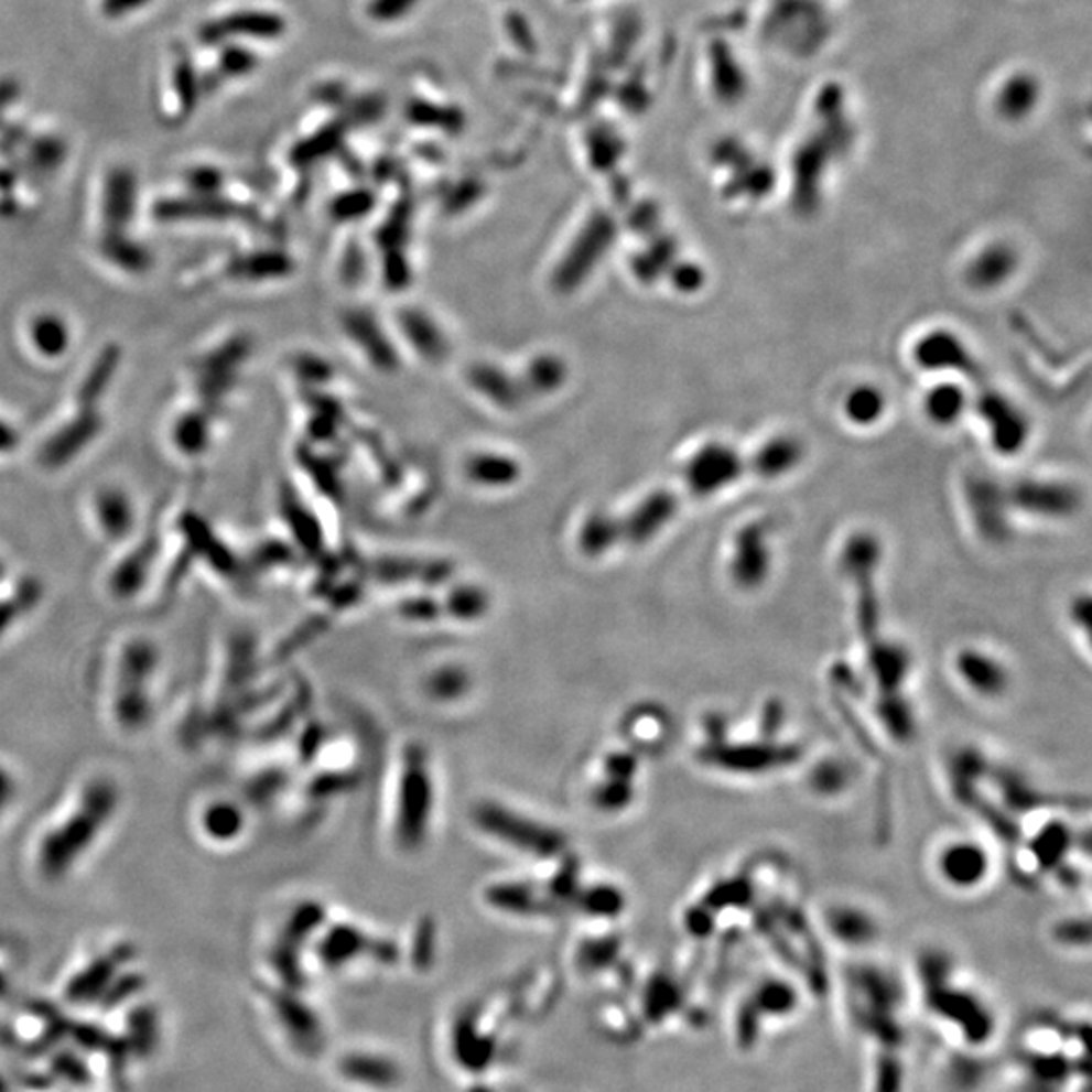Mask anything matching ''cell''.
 <instances>
[{"label":"cell","mask_w":1092,"mask_h":1092,"mask_svg":"<svg viewBox=\"0 0 1092 1092\" xmlns=\"http://www.w3.org/2000/svg\"><path fill=\"white\" fill-rule=\"evenodd\" d=\"M847 1007L859 1030L884 1050H900L905 1031L900 1024L902 990L886 970L856 965L847 973Z\"/></svg>","instance_id":"7a4b0ae2"},{"label":"cell","mask_w":1092,"mask_h":1092,"mask_svg":"<svg viewBox=\"0 0 1092 1092\" xmlns=\"http://www.w3.org/2000/svg\"><path fill=\"white\" fill-rule=\"evenodd\" d=\"M207 828L215 835L234 834L239 828L237 811H234V808H225V806L213 808L207 815Z\"/></svg>","instance_id":"bcb514c9"},{"label":"cell","mask_w":1092,"mask_h":1092,"mask_svg":"<svg viewBox=\"0 0 1092 1092\" xmlns=\"http://www.w3.org/2000/svg\"><path fill=\"white\" fill-rule=\"evenodd\" d=\"M1042 99V84L1030 72L1007 75L995 91V113L1009 123L1028 120Z\"/></svg>","instance_id":"2e32d148"},{"label":"cell","mask_w":1092,"mask_h":1092,"mask_svg":"<svg viewBox=\"0 0 1092 1092\" xmlns=\"http://www.w3.org/2000/svg\"><path fill=\"white\" fill-rule=\"evenodd\" d=\"M798 749L793 747H779L775 743L769 745H747V747H726L714 743L711 749L704 753V759L733 774H761L771 771L777 767H783L787 763L793 761L798 757Z\"/></svg>","instance_id":"5bb4252c"},{"label":"cell","mask_w":1092,"mask_h":1092,"mask_svg":"<svg viewBox=\"0 0 1092 1092\" xmlns=\"http://www.w3.org/2000/svg\"><path fill=\"white\" fill-rule=\"evenodd\" d=\"M148 0H104V13L110 19H118L126 13H132L136 9L144 7Z\"/></svg>","instance_id":"681fc988"},{"label":"cell","mask_w":1092,"mask_h":1092,"mask_svg":"<svg viewBox=\"0 0 1092 1092\" xmlns=\"http://www.w3.org/2000/svg\"><path fill=\"white\" fill-rule=\"evenodd\" d=\"M210 415L203 407L191 409L176 419L172 428V440L174 445L183 452V455H203L207 452L210 442Z\"/></svg>","instance_id":"f546056e"},{"label":"cell","mask_w":1092,"mask_h":1092,"mask_svg":"<svg viewBox=\"0 0 1092 1092\" xmlns=\"http://www.w3.org/2000/svg\"><path fill=\"white\" fill-rule=\"evenodd\" d=\"M811 789L818 791L820 796H835L840 793L847 783L846 767L842 763L825 761L815 765V769L810 775Z\"/></svg>","instance_id":"60d3db41"},{"label":"cell","mask_w":1092,"mask_h":1092,"mask_svg":"<svg viewBox=\"0 0 1092 1092\" xmlns=\"http://www.w3.org/2000/svg\"><path fill=\"white\" fill-rule=\"evenodd\" d=\"M29 332L35 350L45 358H62L72 344L69 326L57 314H39L31 322Z\"/></svg>","instance_id":"1f68e13d"},{"label":"cell","mask_w":1092,"mask_h":1092,"mask_svg":"<svg viewBox=\"0 0 1092 1092\" xmlns=\"http://www.w3.org/2000/svg\"><path fill=\"white\" fill-rule=\"evenodd\" d=\"M965 409H967V393L953 382L937 385L925 397V413L937 425L958 423Z\"/></svg>","instance_id":"d6a6232c"},{"label":"cell","mask_w":1092,"mask_h":1092,"mask_svg":"<svg viewBox=\"0 0 1092 1092\" xmlns=\"http://www.w3.org/2000/svg\"><path fill=\"white\" fill-rule=\"evenodd\" d=\"M965 498L977 532L990 542H1006L1012 537L1006 484L999 479L973 474L965 479Z\"/></svg>","instance_id":"5b68a950"},{"label":"cell","mask_w":1092,"mask_h":1092,"mask_svg":"<svg viewBox=\"0 0 1092 1092\" xmlns=\"http://www.w3.org/2000/svg\"><path fill=\"white\" fill-rule=\"evenodd\" d=\"M179 528H181L183 539H185V553L191 554L193 559L205 556L215 571H221V573L235 571L234 556L221 540L215 539V534H213L209 525L205 522V518L188 510L181 516Z\"/></svg>","instance_id":"e0dca14e"},{"label":"cell","mask_w":1092,"mask_h":1092,"mask_svg":"<svg viewBox=\"0 0 1092 1092\" xmlns=\"http://www.w3.org/2000/svg\"><path fill=\"white\" fill-rule=\"evenodd\" d=\"M803 459V445L796 437H775L765 443L757 454L750 455L753 476L779 478L786 476Z\"/></svg>","instance_id":"4316f807"},{"label":"cell","mask_w":1092,"mask_h":1092,"mask_svg":"<svg viewBox=\"0 0 1092 1092\" xmlns=\"http://www.w3.org/2000/svg\"><path fill=\"white\" fill-rule=\"evenodd\" d=\"M1018 251L1007 244L985 247L967 268V283L975 290H994L1018 270Z\"/></svg>","instance_id":"d6986e66"},{"label":"cell","mask_w":1092,"mask_h":1092,"mask_svg":"<svg viewBox=\"0 0 1092 1092\" xmlns=\"http://www.w3.org/2000/svg\"><path fill=\"white\" fill-rule=\"evenodd\" d=\"M1006 496L1009 510L1048 518L1074 515L1082 500L1074 486L1044 479H1018L1006 484Z\"/></svg>","instance_id":"52a82bcc"},{"label":"cell","mask_w":1092,"mask_h":1092,"mask_svg":"<svg viewBox=\"0 0 1092 1092\" xmlns=\"http://www.w3.org/2000/svg\"><path fill=\"white\" fill-rule=\"evenodd\" d=\"M674 282L680 290H684V292H694V290H699L702 282H704V275H702V271H700L699 268L688 266L686 263V266H680V268L674 271Z\"/></svg>","instance_id":"c3c4849f"},{"label":"cell","mask_w":1092,"mask_h":1092,"mask_svg":"<svg viewBox=\"0 0 1092 1092\" xmlns=\"http://www.w3.org/2000/svg\"><path fill=\"white\" fill-rule=\"evenodd\" d=\"M2 579H4V565L0 563V581H2Z\"/></svg>","instance_id":"f5cc1de1"},{"label":"cell","mask_w":1092,"mask_h":1092,"mask_svg":"<svg viewBox=\"0 0 1092 1092\" xmlns=\"http://www.w3.org/2000/svg\"><path fill=\"white\" fill-rule=\"evenodd\" d=\"M221 172L210 169V166H197L186 174V183L191 186L193 195L201 197H215L219 186H221Z\"/></svg>","instance_id":"f6af8a7d"},{"label":"cell","mask_w":1092,"mask_h":1092,"mask_svg":"<svg viewBox=\"0 0 1092 1092\" xmlns=\"http://www.w3.org/2000/svg\"><path fill=\"white\" fill-rule=\"evenodd\" d=\"M17 96H19V84L14 82L13 77L0 79V116H2L4 108H9L13 104Z\"/></svg>","instance_id":"816d5d0a"},{"label":"cell","mask_w":1092,"mask_h":1092,"mask_svg":"<svg viewBox=\"0 0 1092 1092\" xmlns=\"http://www.w3.org/2000/svg\"><path fill=\"white\" fill-rule=\"evenodd\" d=\"M922 994L929 1018L949 1034L951 1042L967 1052H980L994 1042L997 1016L982 994L953 982V963L945 953H925L921 965Z\"/></svg>","instance_id":"6da1fadb"},{"label":"cell","mask_w":1092,"mask_h":1092,"mask_svg":"<svg viewBox=\"0 0 1092 1092\" xmlns=\"http://www.w3.org/2000/svg\"><path fill=\"white\" fill-rule=\"evenodd\" d=\"M834 140H823L822 136H815L808 140L803 147L799 148L796 159H793V207L799 215L808 217L813 215L820 207V186H822L823 172L828 169L830 160L835 156L832 150ZM837 147V144H835Z\"/></svg>","instance_id":"30bf717a"},{"label":"cell","mask_w":1092,"mask_h":1092,"mask_svg":"<svg viewBox=\"0 0 1092 1092\" xmlns=\"http://www.w3.org/2000/svg\"><path fill=\"white\" fill-rule=\"evenodd\" d=\"M96 516L104 537L123 540L134 528V508L126 491L104 488L96 496Z\"/></svg>","instance_id":"484cf974"},{"label":"cell","mask_w":1092,"mask_h":1092,"mask_svg":"<svg viewBox=\"0 0 1092 1092\" xmlns=\"http://www.w3.org/2000/svg\"><path fill=\"white\" fill-rule=\"evenodd\" d=\"M674 496H670L666 491H658L653 498H650L639 508L638 515L631 522V537L636 540L650 539L653 532H658L674 516Z\"/></svg>","instance_id":"e575fe53"},{"label":"cell","mask_w":1092,"mask_h":1092,"mask_svg":"<svg viewBox=\"0 0 1092 1092\" xmlns=\"http://www.w3.org/2000/svg\"><path fill=\"white\" fill-rule=\"evenodd\" d=\"M915 358L922 369L955 370L975 385L987 382L980 363L973 358L967 346L951 332L934 331L927 334L921 343L917 344Z\"/></svg>","instance_id":"4fadbf2b"},{"label":"cell","mask_w":1092,"mask_h":1092,"mask_svg":"<svg viewBox=\"0 0 1092 1092\" xmlns=\"http://www.w3.org/2000/svg\"><path fill=\"white\" fill-rule=\"evenodd\" d=\"M771 530H774L771 520H759V522H750L738 532L731 561V573L738 587L757 590L769 575Z\"/></svg>","instance_id":"8fae6325"},{"label":"cell","mask_w":1092,"mask_h":1092,"mask_svg":"<svg viewBox=\"0 0 1092 1092\" xmlns=\"http://www.w3.org/2000/svg\"><path fill=\"white\" fill-rule=\"evenodd\" d=\"M160 221H185V219H227L237 215V207L217 197L166 198L154 207Z\"/></svg>","instance_id":"d4e9b609"},{"label":"cell","mask_w":1092,"mask_h":1092,"mask_svg":"<svg viewBox=\"0 0 1092 1092\" xmlns=\"http://www.w3.org/2000/svg\"><path fill=\"white\" fill-rule=\"evenodd\" d=\"M65 156V144L55 138H41L31 147V162L41 171H53L62 164Z\"/></svg>","instance_id":"7bdbcfd3"},{"label":"cell","mask_w":1092,"mask_h":1092,"mask_svg":"<svg viewBox=\"0 0 1092 1092\" xmlns=\"http://www.w3.org/2000/svg\"><path fill=\"white\" fill-rule=\"evenodd\" d=\"M910 660L907 651L888 641H876L871 651V672L884 694H895L905 682Z\"/></svg>","instance_id":"f1b7e54d"},{"label":"cell","mask_w":1092,"mask_h":1092,"mask_svg":"<svg viewBox=\"0 0 1092 1092\" xmlns=\"http://www.w3.org/2000/svg\"><path fill=\"white\" fill-rule=\"evenodd\" d=\"M955 672L971 692L982 699H999L1009 688V672L995 656L977 648H963L955 656Z\"/></svg>","instance_id":"9a60e30c"},{"label":"cell","mask_w":1092,"mask_h":1092,"mask_svg":"<svg viewBox=\"0 0 1092 1092\" xmlns=\"http://www.w3.org/2000/svg\"><path fill=\"white\" fill-rule=\"evenodd\" d=\"M113 806L116 789L110 783L87 787L77 811L45 835L43 846L39 847V871L45 878L60 880L67 874L75 859H79L98 837L104 823L110 820Z\"/></svg>","instance_id":"3957f363"},{"label":"cell","mask_w":1092,"mask_h":1092,"mask_svg":"<svg viewBox=\"0 0 1092 1092\" xmlns=\"http://www.w3.org/2000/svg\"><path fill=\"white\" fill-rule=\"evenodd\" d=\"M753 476L750 457L724 443H709L686 464L688 488L696 496H712L745 476Z\"/></svg>","instance_id":"277c9868"},{"label":"cell","mask_w":1092,"mask_h":1092,"mask_svg":"<svg viewBox=\"0 0 1092 1092\" xmlns=\"http://www.w3.org/2000/svg\"><path fill=\"white\" fill-rule=\"evenodd\" d=\"M282 31V21L275 14L239 13L223 21H213L201 29L198 39L205 43H219L229 35L246 37H275Z\"/></svg>","instance_id":"603a6c76"},{"label":"cell","mask_w":1092,"mask_h":1092,"mask_svg":"<svg viewBox=\"0 0 1092 1092\" xmlns=\"http://www.w3.org/2000/svg\"><path fill=\"white\" fill-rule=\"evenodd\" d=\"M136 209V179L128 169L108 174L104 191V229L106 234H123Z\"/></svg>","instance_id":"ac0fdd59"},{"label":"cell","mask_w":1092,"mask_h":1092,"mask_svg":"<svg viewBox=\"0 0 1092 1092\" xmlns=\"http://www.w3.org/2000/svg\"><path fill=\"white\" fill-rule=\"evenodd\" d=\"M251 63H253V57L246 51L227 50L223 53L221 67L227 74H244L251 67Z\"/></svg>","instance_id":"7dc6e473"},{"label":"cell","mask_w":1092,"mask_h":1092,"mask_svg":"<svg viewBox=\"0 0 1092 1092\" xmlns=\"http://www.w3.org/2000/svg\"><path fill=\"white\" fill-rule=\"evenodd\" d=\"M120 363H122V350H120V346L118 344H106L99 350L98 356L94 358V363H91V367L87 370L84 381L79 382L77 397H75L77 406L98 409L101 397L108 393L111 382L116 379V372H118Z\"/></svg>","instance_id":"cb8c5ba5"},{"label":"cell","mask_w":1092,"mask_h":1092,"mask_svg":"<svg viewBox=\"0 0 1092 1092\" xmlns=\"http://www.w3.org/2000/svg\"><path fill=\"white\" fill-rule=\"evenodd\" d=\"M99 249H101V256L106 258L108 263L120 271L132 273V275L147 273L154 263L150 249L132 239L130 235H126V231L123 234H104L101 241H99Z\"/></svg>","instance_id":"83f0119b"},{"label":"cell","mask_w":1092,"mask_h":1092,"mask_svg":"<svg viewBox=\"0 0 1092 1092\" xmlns=\"http://www.w3.org/2000/svg\"><path fill=\"white\" fill-rule=\"evenodd\" d=\"M19 445V433L11 423L0 419V454H9Z\"/></svg>","instance_id":"f907efd6"},{"label":"cell","mask_w":1092,"mask_h":1092,"mask_svg":"<svg viewBox=\"0 0 1092 1092\" xmlns=\"http://www.w3.org/2000/svg\"><path fill=\"white\" fill-rule=\"evenodd\" d=\"M484 823L490 828L491 832L516 840L515 844L539 850V852H551L556 847V837L547 832H540L539 828H532L530 823L518 822L515 818L490 810L484 813Z\"/></svg>","instance_id":"4dcf8cb0"},{"label":"cell","mask_w":1092,"mask_h":1092,"mask_svg":"<svg viewBox=\"0 0 1092 1092\" xmlns=\"http://www.w3.org/2000/svg\"><path fill=\"white\" fill-rule=\"evenodd\" d=\"M104 430V418L94 407H79L74 418L63 423L39 450V462L50 469H60L74 462L87 445L96 442Z\"/></svg>","instance_id":"9c48e42d"},{"label":"cell","mask_w":1092,"mask_h":1092,"mask_svg":"<svg viewBox=\"0 0 1092 1092\" xmlns=\"http://www.w3.org/2000/svg\"><path fill=\"white\" fill-rule=\"evenodd\" d=\"M884 406V394L876 387L859 385L847 393L844 413L856 425H872L883 418Z\"/></svg>","instance_id":"d590c367"},{"label":"cell","mask_w":1092,"mask_h":1092,"mask_svg":"<svg viewBox=\"0 0 1092 1092\" xmlns=\"http://www.w3.org/2000/svg\"><path fill=\"white\" fill-rule=\"evenodd\" d=\"M1055 939L1056 943L1070 947V949L1089 947V939H1091L1089 922L1080 921V919H1068V921H1060L1056 925Z\"/></svg>","instance_id":"ee69618b"},{"label":"cell","mask_w":1092,"mask_h":1092,"mask_svg":"<svg viewBox=\"0 0 1092 1092\" xmlns=\"http://www.w3.org/2000/svg\"><path fill=\"white\" fill-rule=\"evenodd\" d=\"M712 89L726 106H735L749 91V77L726 43H714L711 51Z\"/></svg>","instance_id":"ffe728a7"},{"label":"cell","mask_w":1092,"mask_h":1092,"mask_svg":"<svg viewBox=\"0 0 1092 1092\" xmlns=\"http://www.w3.org/2000/svg\"><path fill=\"white\" fill-rule=\"evenodd\" d=\"M900 696H902L900 692L884 694L883 702L878 706V712H880V718L886 724V731L893 737L898 738V740H907V738L912 737L915 721H912L910 706Z\"/></svg>","instance_id":"74e56055"},{"label":"cell","mask_w":1092,"mask_h":1092,"mask_svg":"<svg viewBox=\"0 0 1092 1092\" xmlns=\"http://www.w3.org/2000/svg\"><path fill=\"white\" fill-rule=\"evenodd\" d=\"M160 549V537L156 530H148L147 537L136 547L132 553L123 559L111 575V590L120 597H130L144 585L148 571L154 563Z\"/></svg>","instance_id":"7402d4cb"},{"label":"cell","mask_w":1092,"mask_h":1092,"mask_svg":"<svg viewBox=\"0 0 1092 1092\" xmlns=\"http://www.w3.org/2000/svg\"><path fill=\"white\" fill-rule=\"evenodd\" d=\"M825 925L835 941L850 949H864L872 945L878 937V925L866 910L858 907L837 905L830 908L825 915Z\"/></svg>","instance_id":"44dd1931"},{"label":"cell","mask_w":1092,"mask_h":1092,"mask_svg":"<svg viewBox=\"0 0 1092 1092\" xmlns=\"http://www.w3.org/2000/svg\"><path fill=\"white\" fill-rule=\"evenodd\" d=\"M975 407L990 430L995 450L1004 455L1018 454L1030 435V423L1018 407L987 382L977 387Z\"/></svg>","instance_id":"8992f818"},{"label":"cell","mask_w":1092,"mask_h":1092,"mask_svg":"<svg viewBox=\"0 0 1092 1092\" xmlns=\"http://www.w3.org/2000/svg\"><path fill=\"white\" fill-rule=\"evenodd\" d=\"M1072 847V834L1064 823H1048L1030 842V852L1042 868H1062L1068 850Z\"/></svg>","instance_id":"836d02e7"},{"label":"cell","mask_w":1092,"mask_h":1092,"mask_svg":"<svg viewBox=\"0 0 1092 1092\" xmlns=\"http://www.w3.org/2000/svg\"><path fill=\"white\" fill-rule=\"evenodd\" d=\"M425 803H428V783H425V777L418 769L409 771L407 775V786H406V799H403V808H406V828L409 832H418L421 830V818L425 815Z\"/></svg>","instance_id":"f35d334b"},{"label":"cell","mask_w":1092,"mask_h":1092,"mask_svg":"<svg viewBox=\"0 0 1092 1092\" xmlns=\"http://www.w3.org/2000/svg\"><path fill=\"white\" fill-rule=\"evenodd\" d=\"M244 356H246V343L241 338H234L210 350L209 355L198 358L195 367L197 394L203 403L201 407L209 411L210 415L217 413V403H221L223 397L229 393L237 375V367L244 360Z\"/></svg>","instance_id":"ba28073f"},{"label":"cell","mask_w":1092,"mask_h":1092,"mask_svg":"<svg viewBox=\"0 0 1092 1092\" xmlns=\"http://www.w3.org/2000/svg\"><path fill=\"white\" fill-rule=\"evenodd\" d=\"M174 91L181 99V108L185 111V116H188L195 108L198 96L197 75L188 55H181L174 65Z\"/></svg>","instance_id":"ab89813d"},{"label":"cell","mask_w":1092,"mask_h":1092,"mask_svg":"<svg viewBox=\"0 0 1092 1092\" xmlns=\"http://www.w3.org/2000/svg\"><path fill=\"white\" fill-rule=\"evenodd\" d=\"M283 271H285V259L271 253H258L249 258L234 259L227 266L225 275L231 280H266Z\"/></svg>","instance_id":"8d00e7d4"},{"label":"cell","mask_w":1092,"mask_h":1092,"mask_svg":"<svg viewBox=\"0 0 1092 1092\" xmlns=\"http://www.w3.org/2000/svg\"><path fill=\"white\" fill-rule=\"evenodd\" d=\"M37 583L25 581L19 585V590L14 591L13 599L0 602V634H2V629L13 626L14 619L37 602Z\"/></svg>","instance_id":"b9f144b4"},{"label":"cell","mask_w":1092,"mask_h":1092,"mask_svg":"<svg viewBox=\"0 0 1092 1092\" xmlns=\"http://www.w3.org/2000/svg\"><path fill=\"white\" fill-rule=\"evenodd\" d=\"M937 871L951 888L973 890L987 878L992 859L987 850L973 840H955L941 847Z\"/></svg>","instance_id":"7c38bea8"}]
</instances>
